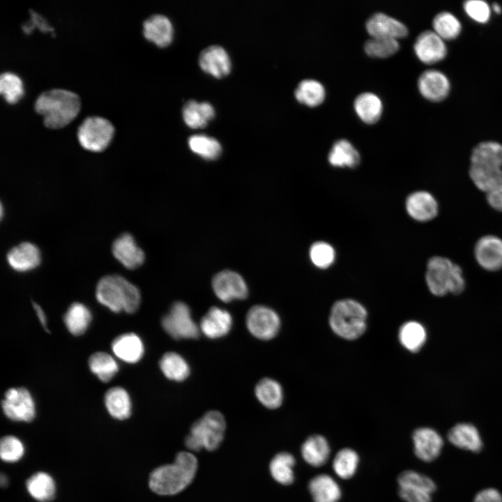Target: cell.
Returning a JSON list of instances; mask_svg holds the SVG:
<instances>
[{
	"label": "cell",
	"mask_w": 502,
	"mask_h": 502,
	"mask_svg": "<svg viewBox=\"0 0 502 502\" xmlns=\"http://www.w3.org/2000/svg\"><path fill=\"white\" fill-rule=\"evenodd\" d=\"M198 466L196 457L181 451L172 464L156 468L149 478V487L160 495H174L185 489L193 480Z\"/></svg>",
	"instance_id": "cell-1"
},
{
	"label": "cell",
	"mask_w": 502,
	"mask_h": 502,
	"mask_svg": "<svg viewBox=\"0 0 502 502\" xmlns=\"http://www.w3.org/2000/svg\"><path fill=\"white\" fill-rule=\"evenodd\" d=\"M79 96L64 89H51L41 92L36 98L33 108L42 115L48 128H61L77 115L80 109Z\"/></svg>",
	"instance_id": "cell-2"
},
{
	"label": "cell",
	"mask_w": 502,
	"mask_h": 502,
	"mask_svg": "<svg viewBox=\"0 0 502 502\" xmlns=\"http://www.w3.org/2000/svg\"><path fill=\"white\" fill-rule=\"evenodd\" d=\"M96 296L100 303L114 312L123 310L127 313H135L141 302L138 288L118 275L102 277L97 284Z\"/></svg>",
	"instance_id": "cell-3"
},
{
	"label": "cell",
	"mask_w": 502,
	"mask_h": 502,
	"mask_svg": "<svg viewBox=\"0 0 502 502\" xmlns=\"http://www.w3.org/2000/svg\"><path fill=\"white\" fill-rule=\"evenodd\" d=\"M367 318V309L362 303L351 298H344L337 301L332 305L328 324L333 333L339 337L354 340L365 333Z\"/></svg>",
	"instance_id": "cell-4"
},
{
	"label": "cell",
	"mask_w": 502,
	"mask_h": 502,
	"mask_svg": "<svg viewBox=\"0 0 502 502\" xmlns=\"http://www.w3.org/2000/svg\"><path fill=\"white\" fill-rule=\"evenodd\" d=\"M425 282L429 291L436 296L459 294L466 285L462 268L441 256L432 257L427 261Z\"/></svg>",
	"instance_id": "cell-5"
},
{
	"label": "cell",
	"mask_w": 502,
	"mask_h": 502,
	"mask_svg": "<svg viewBox=\"0 0 502 502\" xmlns=\"http://www.w3.org/2000/svg\"><path fill=\"white\" fill-rule=\"evenodd\" d=\"M225 429L224 416L218 411H209L192 425L185 444L192 451L199 452L203 448L213 451L222 443Z\"/></svg>",
	"instance_id": "cell-6"
},
{
	"label": "cell",
	"mask_w": 502,
	"mask_h": 502,
	"mask_svg": "<svg viewBox=\"0 0 502 502\" xmlns=\"http://www.w3.org/2000/svg\"><path fill=\"white\" fill-rule=\"evenodd\" d=\"M114 133V127L108 119L91 116L86 117L78 126L77 136L84 149L100 152L109 145Z\"/></svg>",
	"instance_id": "cell-7"
},
{
	"label": "cell",
	"mask_w": 502,
	"mask_h": 502,
	"mask_svg": "<svg viewBox=\"0 0 502 502\" xmlns=\"http://www.w3.org/2000/svg\"><path fill=\"white\" fill-rule=\"evenodd\" d=\"M164 330L175 340L197 339L201 332L192 316L190 307L184 302L176 301L162 318Z\"/></svg>",
	"instance_id": "cell-8"
},
{
	"label": "cell",
	"mask_w": 502,
	"mask_h": 502,
	"mask_svg": "<svg viewBox=\"0 0 502 502\" xmlns=\"http://www.w3.org/2000/svg\"><path fill=\"white\" fill-rule=\"evenodd\" d=\"M398 494L405 502H432L435 482L427 476L413 470H405L397 478Z\"/></svg>",
	"instance_id": "cell-9"
},
{
	"label": "cell",
	"mask_w": 502,
	"mask_h": 502,
	"mask_svg": "<svg viewBox=\"0 0 502 502\" xmlns=\"http://www.w3.org/2000/svg\"><path fill=\"white\" fill-rule=\"evenodd\" d=\"M246 327L250 333L261 340H270L279 333L281 320L273 309L263 305L251 307L245 317Z\"/></svg>",
	"instance_id": "cell-10"
},
{
	"label": "cell",
	"mask_w": 502,
	"mask_h": 502,
	"mask_svg": "<svg viewBox=\"0 0 502 502\" xmlns=\"http://www.w3.org/2000/svg\"><path fill=\"white\" fill-rule=\"evenodd\" d=\"M4 414L15 421L29 422L36 414L33 399L24 388H11L4 395L1 403Z\"/></svg>",
	"instance_id": "cell-11"
},
{
	"label": "cell",
	"mask_w": 502,
	"mask_h": 502,
	"mask_svg": "<svg viewBox=\"0 0 502 502\" xmlns=\"http://www.w3.org/2000/svg\"><path fill=\"white\" fill-rule=\"evenodd\" d=\"M212 288L216 297L225 303L243 300L248 296V288L243 277L232 271L218 273L212 280Z\"/></svg>",
	"instance_id": "cell-12"
},
{
	"label": "cell",
	"mask_w": 502,
	"mask_h": 502,
	"mask_svg": "<svg viewBox=\"0 0 502 502\" xmlns=\"http://www.w3.org/2000/svg\"><path fill=\"white\" fill-rule=\"evenodd\" d=\"M413 50L418 59L427 65L443 61L448 54L446 41L433 30L421 32L414 42Z\"/></svg>",
	"instance_id": "cell-13"
},
{
	"label": "cell",
	"mask_w": 502,
	"mask_h": 502,
	"mask_svg": "<svg viewBox=\"0 0 502 502\" xmlns=\"http://www.w3.org/2000/svg\"><path fill=\"white\" fill-rule=\"evenodd\" d=\"M418 88L425 99L438 102L444 100L448 96L451 84L448 76L442 71L427 69L418 77Z\"/></svg>",
	"instance_id": "cell-14"
},
{
	"label": "cell",
	"mask_w": 502,
	"mask_h": 502,
	"mask_svg": "<svg viewBox=\"0 0 502 502\" xmlns=\"http://www.w3.org/2000/svg\"><path fill=\"white\" fill-rule=\"evenodd\" d=\"M413 452L419 459L430 462L441 454L443 447V439L434 429L421 427L416 429L412 434Z\"/></svg>",
	"instance_id": "cell-15"
},
{
	"label": "cell",
	"mask_w": 502,
	"mask_h": 502,
	"mask_svg": "<svg viewBox=\"0 0 502 502\" xmlns=\"http://www.w3.org/2000/svg\"><path fill=\"white\" fill-rule=\"evenodd\" d=\"M474 257L478 265L488 271L502 268V239L495 235H486L476 242Z\"/></svg>",
	"instance_id": "cell-16"
},
{
	"label": "cell",
	"mask_w": 502,
	"mask_h": 502,
	"mask_svg": "<svg viewBox=\"0 0 502 502\" xmlns=\"http://www.w3.org/2000/svg\"><path fill=\"white\" fill-rule=\"evenodd\" d=\"M233 318L225 309L212 306L199 322L201 333L209 339H218L227 335L231 330Z\"/></svg>",
	"instance_id": "cell-17"
},
{
	"label": "cell",
	"mask_w": 502,
	"mask_h": 502,
	"mask_svg": "<svg viewBox=\"0 0 502 502\" xmlns=\"http://www.w3.org/2000/svg\"><path fill=\"white\" fill-rule=\"evenodd\" d=\"M365 28L372 37L397 39L407 36L408 29L402 22L383 13L372 15Z\"/></svg>",
	"instance_id": "cell-18"
},
{
	"label": "cell",
	"mask_w": 502,
	"mask_h": 502,
	"mask_svg": "<svg viewBox=\"0 0 502 502\" xmlns=\"http://www.w3.org/2000/svg\"><path fill=\"white\" fill-rule=\"evenodd\" d=\"M406 209L411 218L418 222H427L438 214L439 205L429 192L418 190L410 194L406 200Z\"/></svg>",
	"instance_id": "cell-19"
},
{
	"label": "cell",
	"mask_w": 502,
	"mask_h": 502,
	"mask_svg": "<svg viewBox=\"0 0 502 502\" xmlns=\"http://www.w3.org/2000/svg\"><path fill=\"white\" fill-rule=\"evenodd\" d=\"M112 250L114 257L128 269L139 267L145 259L144 252L128 233L121 234L114 241Z\"/></svg>",
	"instance_id": "cell-20"
},
{
	"label": "cell",
	"mask_w": 502,
	"mask_h": 502,
	"mask_svg": "<svg viewBox=\"0 0 502 502\" xmlns=\"http://www.w3.org/2000/svg\"><path fill=\"white\" fill-rule=\"evenodd\" d=\"M200 68L215 77L227 75L231 69V61L226 50L218 45L204 49L199 56Z\"/></svg>",
	"instance_id": "cell-21"
},
{
	"label": "cell",
	"mask_w": 502,
	"mask_h": 502,
	"mask_svg": "<svg viewBox=\"0 0 502 502\" xmlns=\"http://www.w3.org/2000/svg\"><path fill=\"white\" fill-rule=\"evenodd\" d=\"M142 33L146 39L163 47L173 38V26L169 19L161 14H154L143 22Z\"/></svg>",
	"instance_id": "cell-22"
},
{
	"label": "cell",
	"mask_w": 502,
	"mask_h": 502,
	"mask_svg": "<svg viewBox=\"0 0 502 502\" xmlns=\"http://www.w3.org/2000/svg\"><path fill=\"white\" fill-rule=\"evenodd\" d=\"M7 261L10 266L16 271H29L40 264V252L34 244L23 242L9 250Z\"/></svg>",
	"instance_id": "cell-23"
},
{
	"label": "cell",
	"mask_w": 502,
	"mask_h": 502,
	"mask_svg": "<svg viewBox=\"0 0 502 502\" xmlns=\"http://www.w3.org/2000/svg\"><path fill=\"white\" fill-rule=\"evenodd\" d=\"M307 488L314 502H338L342 497L339 484L326 473H320L312 478Z\"/></svg>",
	"instance_id": "cell-24"
},
{
	"label": "cell",
	"mask_w": 502,
	"mask_h": 502,
	"mask_svg": "<svg viewBox=\"0 0 502 502\" xmlns=\"http://www.w3.org/2000/svg\"><path fill=\"white\" fill-rule=\"evenodd\" d=\"M448 439L455 447L473 452H480L482 448L480 433L471 423H461L454 425L448 432Z\"/></svg>",
	"instance_id": "cell-25"
},
{
	"label": "cell",
	"mask_w": 502,
	"mask_h": 502,
	"mask_svg": "<svg viewBox=\"0 0 502 502\" xmlns=\"http://www.w3.org/2000/svg\"><path fill=\"white\" fill-rule=\"evenodd\" d=\"M112 349L118 358L128 363H137L144 353L142 340L132 333L116 337L112 343Z\"/></svg>",
	"instance_id": "cell-26"
},
{
	"label": "cell",
	"mask_w": 502,
	"mask_h": 502,
	"mask_svg": "<svg viewBox=\"0 0 502 502\" xmlns=\"http://www.w3.org/2000/svg\"><path fill=\"white\" fill-rule=\"evenodd\" d=\"M301 453L307 464L313 467H320L328 462L330 455V446L324 436L312 434L301 445Z\"/></svg>",
	"instance_id": "cell-27"
},
{
	"label": "cell",
	"mask_w": 502,
	"mask_h": 502,
	"mask_svg": "<svg viewBox=\"0 0 502 502\" xmlns=\"http://www.w3.org/2000/svg\"><path fill=\"white\" fill-rule=\"evenodd\" d=\"M471 165L502 168V144L484 141L478 144L471 154Z\"/></svg>",
	"instance_id": "cell-28"
},
{
	"label": "cell",
	"mask_w": 502,
	"mask_h": 502,
	"mask_svg": "<svg viewBox=\"0 0 502 502\" xmlns=\"http://www.w3.org/2000/svg\"><path fill=\"white\" fill-rule=\"evenodd\" d=\"M328 160L333 167L353 168L360 163V156L349 141L341 139L333 144Z\"/></svg>",
	"instance_id": "cell-29"
},
{
	"label": "cell",
	"mask_w": 502,
	"mask_h": 502,
	"mask_svg": "<svg viewBox=\"0 0 502 502\" xmlns=\"http://www.w3.org/2000/svg\"><path fill=\"white\" fill-rule=\"evenodd\" d=\"M254 394L258 401L266 408H279L284 400L281 384L276 380L266 377L260 379L255 386Z\"/></svg>",
	"instance_id": "cell-30"
},
{
	"label": "cell",
	"mask_w": 502,
	"mask_h": 502,
	"mask_svg": "<svg viewBox=\"0 0 502 502\" xmlns=\"http://www.w3.org/2000/svg\"><path fill=\"white\" fill-rule=\"evenodd\" d=\"M182 114L185 124L192 128H200L206 126L215 115L213 107L208 102H198L190 100L185 103Z\"/></svg>",
	"instance_id": "cell-31"
},
{
	"label": "cell",
	"mask_w": 502,
	"mask_h": 502,
	"mask_svg": "<svg viewBox=\"0 0 502 502\" xmlns=\"http://www.w3.org/2000/svg\"><path fill=\"white\" fill-rule=\"evenodd\" d=\"M398 340L406 350L413 353L417 352L424 346L427 340V331L420 322L408 321L399 328Z\"/></svg>",
	"instance_id": "cell-32"
},
{
	"label": "cell",
	"mask_w": 502,
	"mask_h": 502,
	"mask_svg": "<svg viewBox=\"0 0 502 502\" xmlns=\"http://www.w3.org/2000/svg\"><path fill=\"white\" fill-rule=\"evenodd\" d=\"M159 366L166 378L176 382L185 380L190 374L187 360L174 351L164 353L159 361Z\"/></svg>",
	"instance_id": "cell-33"
},
{
	"label": "cell",
	"mask_w": 502,
	"mask_h": 502,
	"mask_svg": "<svg viewBox=\"0 0 502 502\" xmlns=\"http://www.w3.org/2000/svg\"><path fill=\"white\" fill-rule=\"evenodd\" d=\"M353 107L360 119L369 124L376 123L380 119L383 110L381 99L371 92H364L356 96Z\"/></svg>",
	"instance_id": "cell-34"
},
{
	"label": "cell",
	"mask_w": 502,
	"mask_h": 502,
	"mask_svg": "<svg viewBox=\"0 0 502 502\" xmlns=\"http://www.w3.org/2000/svg\"><path fill=\"white\" fill-rule=\"evenodd\" d=\"M105 404L114 418L124 420L130 416L131 400L127 391L121 387L109 388L105 395Z\"/></svg>",
	"instance_id": "cell-35"
},
{
	"label": "cell",
	"mask_w": 502,
	"mask_h": 502,
	"mask_svg": "<svg viewBox=\"0 0 502 502\" xmlns=\"http://www.w3.org/2000/svg\"><path fill=\"white\" fill-rule=\"evenodd\" d=\"M469 176L474 185L487 194L502 185V168L470 165Z\"/></svg>",
	"instance_id": "cell-36"
},
{
	"label": "cell",
	"mask_w": 502,
	"mask_h": 502,
	"mask_svg": "<svg viewBox=\"0 0 502 502\" xmlns=\"http://www.w3.org/2000/svg\"><path fill=\"white\" fill-rule=\"evenodd\" d=\"M91 319V313L89 308L77 302L70 305L63 317L67 329L74 335H81L84 333Z\"/></svg>",
	"instance_id": "cell-37"
},
{
	"label": "cell",
	"mask_w": 502,
	"mask_h": 502,
	"mask_svg": "<svg viewBox=\"0 0 502 502\" xmlns=\"http://www.w3.org/2000/svg\"><path fill=\"white\" fill-rule=\"evenodd\" d=\"M296 459L293 455L281 452L271 459L269 470L273 478L282 485H289L294 480V467Z\"/></svg>",
	"instance_id": "cell-38"
},
{
	"label": "cell",
	"mask_w": 502,
	"mask_h": 502,
	"mask_svg": "<svg viewBox=\"0 0 502 502\" xmlns=\"http://www.w3.org/2000/svg\"><path fill=\"white\" fill-rule=\"evenodd\" d=\"M360 462L358 452L351 448H344L335 455L332 467L334 473L343 480L351 478L356 473Z\"/></svg>",
	"instance_id": "cell-39"
},
{
	"label": "cell",
	"mask_w": 502,
	"mask_h": 502,
	"mask_svg": "<svg viewBox=\"0 0 502 502\" xmlns=\"http://www.w3.org/2000/svg\"><path fill=\"white\" fill-rule=\"evenodd\" d=\"M433 31L445 41L455 40L460 35L462 25L460 20L449 11L437 13L432 20Z\"/></svg>",
	"instance_id": "cell-40"
},
{
	"label": "cell",
	"mask_w": 502,
	"mask_h": 502,
	"mask_svg": "<svg viewBox=\"0 0 502 502\" xmlns=\"http://www.w3.org/2000/svg\"><path fill=\"white\" fill-rule=\"evenodd\" d=\"M26 488L29 494L38 501H50L54 496V482L46 473L38 472L33 474L26 481Z\"/></svg>",
	"instance_id": "cell-41"
},
{
	"label": "cell",
	"mask_w": 502,
	"mask_h": 502,
	"mask_svg": "<svg viewBox=\"0 0 502 502\" xmlns=\"http://www.w3.org/2000/svg\"><path fill=\"white\" fill-rule=\"evenodd\" d=\"M326 91L323 84L313 79L300 82L295 90V97L298 102L310 107L320 105L325 98Z\"/></svg>",
	"instance_id": "cell-42"
},
{
	"label": "cell",
	"mask_w": 502,
	"mask_h": 502,
	"mask_svg": "<svg viewBox=\"0 0 502 502\" xmlns=\"http://www.w3.org/2000/svg\"><path fill=\"white\" fill-rule=\"evenodd\" d=\"M91 371L102 382L109 381L118 372L119 365L115 359L105 352H96L89 359Z\"/></svg>",
	"instance_id": "cell-43"
},
{
	"label": "cell",
	"mask_w": 502,
	"mask_h": 502,
	"mask_svg": "<svg viewBox=\"0 0 502 502\" xmlns=\"http://www.w3.org/2000/svg\"><path fill=\"white\" fill-rule=\"evenodd\" d=\"M188 145L193 153L208 160L217 159L222 152L219 142L205 135H192L188 139Z\"/></svg>",
	"instance_id": "cell-44"
},
{
	"label": "cell",
	"mask_w": 502,
	"mask_h": 502,
	"mask_svg": "<svg viewBox=\"0 0 502 502\" xmlns=\"http://www.w3.org/2000/svg\"><path fill=\"white\" fill-rule=\"evenodd\" d=\"M0 93L9 104H15L24 94L22 79L12 72H3L0 75Z\"/></svg>",
	"instance_id": "cell-45"
},
{
	"label": "cell",
	"mask_w": 502,
	"mask_h": 502,
	"mask_svg": "<svg viewBox=\"0 0 502 502\" xmlns=\"http://www.w3.org/2000/svg\"><path fill=\"white\" fill-rule=\"evenodd\" d=\"M397 39L372 37L364 44L365 52L374 57L384 58L395 54L399 49Z\"/></svg>",
	"instance_id": "cell-46"
},
{
	"label": "cell",
	"mask_w": 502,
	"mask_h": 502,
	"mask_svg": "<svg viewBox=\"0 0 502 502\" xmlns=\"http://www.w3.org/2000/svg\"><path fill=\"white\" fill-rule=\"evenodd\" d=\"M310 258L312 264L319 268H327L334 262L335 252L328 243L317 241L313 243L309 251Z\"/></svg>",
	"instance_id": "cell-47"
},
{
	"label": "cell",
	"mask_w": 502,
	"mask_h": 502,
	"mask_svg": "<svg viewBox=\"0 0 502 502\" xmlns=\"http://www.w3.org/2000/svg\"><path fill=\"white\" fill-rule=\"evenodd\" d=\"M463 8L470 19L480 24L488 22L492 11L491 6L483 0H467L463 3Z\"/></svg>",
	"instance_id": "cell-48"
},
{
	"label": "cell",
	"mask_w": 502,
	"mask_h": 502,
	"mask_svg": "<svg viewBox=\"0 0 502 502\" xmlns=\"http://www.w3.org/2000/svg\"><path fill=\"white\" fill-rule=\"evenodd\" d=\"M24 454L22 443L13 436H6L1 439L0 444L1 458L8 462L19 460Z\"/></svg>",
	"instance_id": "cell-49"
},
{
	"label": "cell",
	"mask_w": 502,
	"mask_h": 502,
	"mask_svg": "<svg viewBox=\"0 0 502 502\" xmlns=\"http://www.w3.org/2000/svg\"><path fill=\"white\" fill-rule=\"evenodd\" d=\"M30 13L31 16V20L22 25L23 30L26 33H30L35 26L43 32L53 31L52 27L47 24L42 16L31 10H30Z\"/></svg>",
	"instance_id": "cell-50"
},
{
	"label": "cell",
	"mask_w": 502,
	"mask_h": 502,
	"mask_svg": "<svg viewBox=\"0 0 502 502\" xmlns=\"http://www.w3.org/2000/svg\"><path fill=\"white\" fill-rule=\"evenodd\" d=\"M473 502H502V494L495 488L483 489L476 494Z\"/></svg>",
	"instance_id": "cell-51"
},
{
	"label": "cell",
	"mask_w": 502,
	"mask_h": 502,
	"mask_svg": "<svg viewBox=\"0 0 502 502\" xmlns=\"http://www.w3.org/2000/svg\"><path fill=\"white\" fill-rule=\"evenodd\" d=\"M487 200L492 208L502 212V185L487 193Z\"/></svg>",
	"instance_id": "cell-52"
},
{
	"label": "cell",
	"mask_w": 502,
	"mask_h": 502,
	"mask_svg": "<svg viewBox=\"0 0 502 502\" xmlns=\"http://www.w3.org/2000/svg\"><path fill=\"white\" fill-rule=\"evenodd\" d=\"M33 306L36 311L37 317H38L40 322L41 323V325L43 326V328L46 331L49 332L47 327V318H46L45 314L43 312V309L41 308V307L39 305H38L35 303H33Z\"/></svg>",
	"instance_id": "cell-53"
},
{
	"label": "cell",
	"mask_w": 502,
	"mask_h": 502,
	"mask_svg": "<svg viewBox=\"0 0 502 502\" xmlns=\"http://www.w3.org/2000/svg\"><path fill=\"white\" fill-rule=\"evenodd\" d=\"M491 8H492V10L496 14H500L502 11V8L498 3H494L491 6Z\"/></svg>",
	"instance_id": "cell-54"
},
{
	"label": "cell",
	"mask_w": 502,
	"mask_h": 502,
	"mask_svg": "<svg viewBox=\"0 0 502 502\" xmlns=\"http://www.w3.org/2000/svg\"><path fill=\"white\" fill-rule=\"evenodd\" d=\"M1 486H5L7 485V478L6 476H3V473L1 476Z\"/></svg>",
	"instance_id": "cell-55"
}]
</instances>
